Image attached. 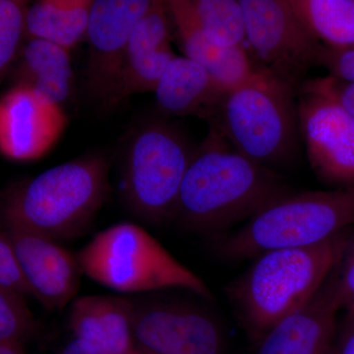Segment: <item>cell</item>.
Wrapping results in <instances>:
<instances>
[{"instance_id": "31", "label": "cell", "mask_w": 354, "mask_h": 354, "mask_svg": "<svg viewBox=\"0 0 354 354\" xmlns=\"http://www.w3.org/2000/svg\"><path fill=\"white\" fill-rule=\"evenodd\" d=\"M0 354H26L22 344L16 342H0Z\"/></svg>"}, {"instance_id": "4", "label": "cell", "mask_w": 354, "mask_h": 354, "mask_svg": "<svg viewBox=\"0 0 354 354\" xmlns=\"http://www.w3.org/2000/svg\"><path fill=\"white\" fill-rule=\"evenodd\" d=\"M297 93L259 67L247 82L225 95L209 121L246 158L270 169L281 167L297 153Z\"/></svg>"}, {"instance_id": "27", "label": "cell", "mask_w": 354, "mask_h": 354, "mask_svg": "<svg viewBox=\"0 0 354 354\" xmlns=\"http://www.w3.org/2000/svg\"><path fill=\"white\" fill-rule=\"evenodd\" d=\"M327 285L339 309L348 310L354 304V241L328 279Z\"/></svg>"}, {"instance_id": "22", "label": "cell", "mask_w": 354, "mask_h": 354, "mask_svg": "<svg viewBox=\"0 0 354 354\" xmlns=\"http://www.w3.org/2000/svg\"><path fill=\"white\" fill-rule=\"evenodd\" d=\"M183 3L211 43L223 48L244 46L245 19L239 0H183Z\"/></svg>"}, {"instance_id": "20", "label": "cell", "mask_w": 354, "mask_h": 354, "mask_svg": "<svg viewBox=\"0 0 354 354\" xmlns=\"http://www.w3.org/2000/svg\"><path fill=\"white\" fill-rule=\"evenodd\" d=\"M93 0H41L29 6L27 39L50 41L71 50L86 39Z\"/></svg>"}, {"instance_id": "16", "label": "cell", "mask_w": 354, "mask_h": 354, "mask_svg": "<svg viewBox=\"0 0 354 354\" xmlns=\"http://www.w3.org/2000/svg\"><path fill=\"white\" fill-rule=\"evenodd\" d=\"M339 310L326 281L308 304L264 335L257 354H330Z\"/></svg>"}, {"instance_id": "9", "label": "cell", "mask_w": 354, "mask_h": 354, "mask_svg": "<svg viewBox=\"0 0 354 354\" xmlns=\"http://www.w3.org/2000/svg\"><path fill=\"white\" fill-rule=\"evenodd\" d=\"M150 0H93L86 41L85 86L88 95L111 102L118 92L128 41Z\"/></svg>"}, {"instance_id": "17", "label": "cell", "mask_w": 354, "mask_h": 354, "mask_svg": "<svg viewBox=\"0 0 354 354\" xmlns=\"http://www.w3.org/2000/svg\"><path fill=\"white\" fill-rule=\"evenodd\" d=\"M184 57L204 67L225 93L243 85L257 72L244 46L223 48L211 43L191 17L183 0L165 1Z\"/></svg>"}, {"instance_id": "3", "label": "cell", "mask_w": 354, "mask_h": 354, "mask_svg": "<svg viewBox=\"0 0 354 354\" xmlns=\"http://www.w3.org/2000/svg\"><path fill=\"white\" fill-rule=\"evenodd\" d=\"M111 162L91 153L11 184L1 195V223L55 241L82 235L108 201Z\"/></svg>"}, {"instance_id": "13", "label": "cell", "mask_w": 354, "mask_h": 354, "mask_svg": "<svg viewBox=\"0 0 354 354\" xmlns=\"http://www.w3.org/2000/svg\"><path fill=\"white\" fill-rule=\"evenodd\" d=\"M29 279L36 299L50 311H62L75 299L82 278L76 255L57 241L20 225L1 223Z\"/></svg>"}, {"instance_id": "7", "label": "cell", "mask_w": 354, "mask_h": 354, "mask_svg": "<svg viewBox=\"0 0 354 354\" xmlns=\"http://www.w3.org/2000/svg\"><path fill=\"white\" fill-rule=\"evenodd\" d=\"M195 151L183 133L164 121L134 129L123 151L120 183L133 215L156 225L172 220Z\"/></svg>"}, {"instance_id": "2", "label": "cell", "mask_w": 354, "mask_h": 354, "mask_svg": "<svg viewBox=\"0 0 354 354\" xmlns=\"http://www.w3.org/2000/svg\"><path fill=\"white\" fill-rule=\"evenodd\" d=\"M349 228L317 245L258 256L227 288L228 297L251 339L260 342L320 291L351 245Z\"/></svg>"}, {"instance_id": "32", "label": "cell", "mask_w": 354, "mask_h": 354, "mask_svg": "<svg viewBox=\"0 0 354 354\" xmlns=\"http://www.w3.org/2000/svg\"><path fill=\"white\" fill-rule=\"evenodd\" d=\"M346 311H348V317H346V318L349 319V320L353 321L354 322V304L351 305Z\"/></svg>"}, {"instance_id": "11", "label": "cell", "mask_w": 354, "mask_h": 354, "mask_svg": "<svg viewBox=\"0 0 354 354\" xmlns=\"http://www.w3.org/2000/svg\"><path fill=\"white\" fill-rule=\"evenodd\" d=\"M133 330L146 354H221L223 335L207 312L179 302L134 304Z\"/></svg>"}, {"instance_id": "1", "label": "cell", "mask_w": 354, "mask_h": 354, "mask_svg": "<svg viewBox=\"0 0 354 354\" xmlns=\"http://www.w3.org/2000/svg\"><path fill=\"white\" fill-rule=\"evenodd\" d=\"M290 193L276 171L242 155L212 128L195 151L172 220L188 232L216 234Z\"/></svg>"}, {"instance_id": "23", "label": "cell", "mask_w": 354, "mask_h": 354, "mask_svg": "<svg viewBox=\"0 0 354 354\" xmlns=\"http://www.w3.org/2000/svg\"><path fill=\"white\" fill-rule=\"evenodd\" d=\"M29 4L21 0L0 1V74L11 71L27 39Z\"/></svg>"}, {"instance_id": "24", "label": "cell", "mask_w": 354, "mask_h": 354, "mask_svg": "<svg viewBox=\"0 0 354 354\" xmlns=\"http://www.w3.org/2000/svg\"><path fill=\"white\" fill-rule=\"evenodd\" d=\"M36 329V319L28 307L26 297L0 290V342L22 344Z\"/></svg>"}, {"instance_id": "18", "label": "cell", "mask_w": 354, "mask_h": 354, "mask_svg": "<svg viewBox=\"0 0 354 354\" xmlns=\"http://www.w3.org/2000/svg\"><path fill=\"white\" fill-rule=\"evenodd\" d=\"M153 93L165 113L198 115L207 120L227 95L204 67L186 57L169 62Z\"/></svg>"}, {"instance_id": "25", "label": "cell", "mask_w": 354, "mask_h": 354, "mask_svg": "<svg viewBox=\"0 0 354 354\" xmlns=\"http://www.w3.org/2000/svg\"><path fill=\"white\" fill-rule=\"evenodd\" d=\"M0 290L36 299L19 258L3 230L0 232Z\"/></svg>"}, {"instance_id": "21", "label": "cell", "mask_w": 354, "mask_h": 354, "mask_svg": "<svg viewBox=\"0 0 354 354\" xmlns=\"http://www.w3.org/2000/svg\"><path fill=\"white\" fill-rule=\"evenodd\" d=\"M323 46L354 48V0H288Z\"/></svg>"}, {"instance_id": "10", "label": "cell", "mask_w": 354, "mask_h": 354, "mask_svg": "<svg viewBox=\"0 0 354 354\" xmlns=\"http://www.w3.org/2000/svg\"><path fill=\"white\" fill-rule=\"evenodd\" d=\"M300 134L317 178L354 187V118L322 95L298 92Z\"/></svg>"}, {"instance_id": "28", "label": "cell", "mask_w": 354, "mask_h": 354, "mask_svg": "<svg viewBox=\"0 0 354 354\" xmlns=\"http://www.w3.org/2000/svg\"><path fill=\"white\" fill-rule=\"evenodd\" d=\"M317 66L323 67L329 75L354 83V48L321 46Z\"/></svg>"}, {"instance_id": "19", "label": "cell", "mask_w": 354, "mask_h": 354, "mask_svg": "<svg viewBox=\"0 0 354 354\" xmlns=\"http://www.w3.org/2000/svg\"><path fill=\"white\" fill-rule=\"evenodd\" d=\"M11 70L14 85L22 84L62 106L73 88L70 51L50 41L30 39Z\"/></svg>"}, {"instance_id": "30", "label": "cell", "mask_w": 354, "mask_h": 354, "mask_svg": "<svg viewBox=\"0 0 354 354\" xmlns=\"http://www.w3.org/2000/svg\"><path fill=\"white\" fill-rule=\"evenodd\" d=\"M59 354H97L92 346L81 339H72Z\"/></svg>"}, {"instance_id": "5", "label": "cell", "mask_w": 354, "mask_h": 354, "mask_svg": "<svg viewBox=\"0 0 354 354\" xmlns=\"http://www.w3.org/2000/svg\"><path fill=\"white\" fill-rule=\"evenodd\" d=\"M354 225V187L285 195L249 218L241 230L216 239L214 252L244 260L279 249L317 245Z\"/></svg>"}, {"instance_id": "6", "label": "cell", "mask_w": 354, "mask_h": 354, "mask_svg": "<svg viewBox=\"0 0 354 354\" xmlns=\"http://www.w3.org/2000/svg\"><path fill=\"white\" fill-rule=\"evenodd\" d=\"M83 274L121 293L180 288L211 298L208 286L162 244L135 223H115L75 254Z\"/></svg>"}, {"instance_id": "29", "label": "cell", "mask_w": 354, "mask_h": 354, "mask_svg": "<svg viewBox=\"0 0 354 354\" xmlns=\"http://www.w3.org/2000/svg\"><path fill=\"white\" fill-rule=\"evenodd\" d=\"M346 325L335 339L330 354H354V322L346 319Z\"/></svg>"}, {"instance_id": "15", "label": "cell", "mask_w": 354, "mask_h": 354, "mask_svg": "<svg viewBox=\"0 0 354 354\" xmlns=\"http://www.w3.org/2000/svg\"><path fill=\"white\" fill-rule=\"evenodd\" d=\"M134 304L127 297L86 295L70 307L68 327L97 354H145L133 330Z\"/></svg>"}, {"instance_id": "26", "label": "cell", "mask_w": 354, "mask_h": 354, "mask_svg": "<svg viewBox=\"0 0 354 354\" xmlns=\"http://www.w3.org/2000/svg\"><path fill=\"white\" fill-rule=\"evenodd\" d=\"M298 92L322 95L339 104L354 118V83L333 76L305 80Z\"/></svg>"}, {"instance_id": "14", "label": "cell", "mask_w": 354, "mask_h": 354, "mask_svg": "<svg viewBox=\"0 0 354 354\" xmlns=\"http://www.w3.org/2000/svg\"><path fill=\"white\" fill-rule=\"evenodd\" d=\"M165 1H152L128 41L120 85L113 102L128 95L155 92L160 77L176 57L172 50Z\"/></svg>"}, {"instance_id": "33", "label": "cell", "mask_w": 354, "mask_h": 354, "mask_svg": "<svg viewBox=\"0 0 354 354\" xmlns=\"http://www.w3.org/2000/svg\"><path fill=\"white\" fill-rule=\"evenodd\" d=\"M146 354V353H145Z\"/></svg>"}, {"instance_id": "12", "label": "cell", "mask_w": 354, "mask_h": 354, "mask_svg": "<svg viewBox=\"0 0 354 354\" xmlns=\"http://www.w3.org/2000/svg\"><path fill=\"white\" fill-rule=\"evenodd\" d=\"M68 123L59 104L16 84L0 101V150L15 162L43 158L57 143Z\"/></svg>"}, {"instance_id": "8", "label": "cell", "mask_w": 354, "mask_h": 354, "mask_svg": "<svg viewBox=\"0 0 354 354\" xmlns=\"http://www.w3.org/2000/svg\"><path fill=\"white\" fill-rule=\"evenodd\" d=\"M246 41L262 66L299 91L317 66L322 44L309 31L288 0H239Z\"/></svg>"}]
</instances>
